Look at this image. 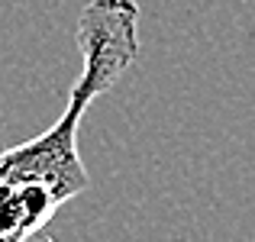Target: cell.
<instances>
[{
	"label": "cell",
	"instance_id": "obj_1",
	"mask_svg": "<svg viewBox=\"0 0 255 242\" xmlns=\"http://www.w3.org/2000/svg\"><path fill=\"white\" fill-rule=\"evenodd\" d=\"M81 75L75 78L58 120L39 136L0 149V242H26L42 233L68 200L91 187L78 152V129L97 97L139 58L136 0H87L78 16Z\"/></svg>",
	"mask_w": 255,
	"mask_h": 242
},
{
	"label": "cell",
	"instance_id": "obj_2",
	"mask_svg": "<svg viewBox=\"0 0 255 242\" xmlns=\"http://www.w3.org/2000/svg\"><path fill=\"white\" fill-rule=\"evenodd\" d=\"M39 242H55V239H49V236H42V239H39Z\"/></svg>",
	"mask_w": 255,
	"mask_h": 242
}]
</instances>
